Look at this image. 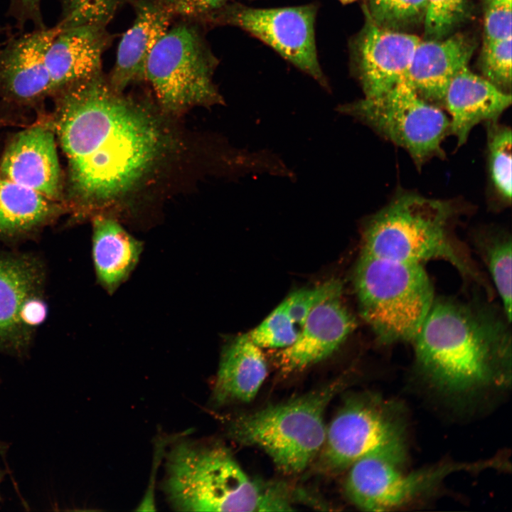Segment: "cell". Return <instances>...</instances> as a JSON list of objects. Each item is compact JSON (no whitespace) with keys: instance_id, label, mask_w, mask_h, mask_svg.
<instances>
[{"instance_id":"obj_32","label":"cell","mask_w":512,"mask_h":512,"mask_svg":"<svg viewBox=\"0 0 512 512\" xmlns=\"http://www.w3.org/2000/svg\"><path fill=\"white\" fill-rule=\"evenodd\" d=\"M511 0H486L484 43L511 38Z\"/></svg>"},{"instance_id":"obj_20","label":"cell","mask_w":512,"mask_h":512,"mask_svg":"<svg viewBox=\"0 0 512 512\" xmlns=\"http://www.w3.org/2000/svg\"><path fill=\"white\" fill-rule=\"evenodd\" d=\"M135 19L118 46L109 82L122 92L128 85L145 80L149 56L168 31L174 18L161 0H134Z\"/></svg>"},{"instance_id":"obj_4","label":"cell","mask_w":512,"mask_h":512,"mask_svg":"<svg viewBox=\"0 0 512 512\" xmlns=\"http://www.w3.org/2000/svg\"><path fill=\"white\" fill-rule=\"evenodd\" d=\"M164 490L182 511H292L279 484L250 479L229 450L219 444L181 440L166 458Z\"/></svg>"},{"instance_id":"obj_14","label":"cell","mask_w":512,"mask_h":512,"mask_svg":"<svg viewBox=\"0 0 512 512\" xmlns=\"http://www.w3.org/2000/svg\"><path fill=\"white\" fill-rule=\"evenodd\" d=\"M56 148L51 123L35 124L18 132L0 158V176L65 206Z\"/></svg>"},{"instance_id":"obj_31","label":"cell","mask_w":512,"mask_h":512,"mask_svg":"<svg viewBox=\"0 0 512 512\" xmlns=\"http://www.w3.org/2000/svg\"><path fill=\"white\" fill-rule=\"evenodd\" d=\"M341 293V283L333 279L311 289L294 292L284 302L290 317L300 331L309 313L316 305Z\"/></svg>"},{"instance_id":"obj_10","label":"cell","mask_w":512,"mask_h":512,"mask_svg":"<svg viewBox=\"0 0 512 512\" xmlns=\"http://www.w3.org/2000/svg\"><path fill=\"white\" fill-rule=\"evenodd\" d=\"M404 462L370 454L349 468L344 489L348 499L366 511H387L432 494L450 475L461 471L504 469L501 457L473 462H442L407 471Z\"/></svg>"},{"instance_id":"obj_18","label":"cell","mask_w":512,"mask_h":512,"mask_svg":"<svg viewBox=\"0 0 512 512\" xmlns=\"http://www.w3.org/2000/svg\"><path fill=\"white\" fill-rule=\"evenodd\" d=\"M474 48L473 41L461 34L420 41L406 77L422 98L444 109L447 87L456 74L467 66Z\"/></svg>"},{"instance_id":"obj_29","label":"cell","mask_w":512,"mask_h":512,"mask_svg":"<svg viewBox=\"0 0 512 512\" xmlns=\"http://www.w3.org/2000/svg\"><path fill=\"white\" fill-rule=\"evenodd\" d=\"M299 333L284 300L248 335L261 348H284L294 342Z\"/></svg>"},{"instance_id":"obj_16","label":"cell","mask_w":512,"mask_h":512,"mask_svg":"<svg viewBox=\"0 0 512 512\" xmlns=\"http://www.w3.org/2000/svg\"><path fill=\"white\" fill-rule=\"evenodd\" d=\"M356 327V321L341 300V294L316 305L297 338L278 355L282 372L302 370L331 355Z\"/></svg>"},{"instance_id":"obj_13","label":"cell","mask_w":512,"mask_h":512,"mask_svg":"<svg viewBox=\"0 0 512 512\" xmlns=\"http://www.w3.org/2000/svg\"><path fill=\"white\" fill-rule=\"evenodd\" d=\"M61 31L55 26L14 36L0 46V105L7 107H35L53 89L46 65V50Z\"/></svg>"},{"instance_id":"obj_26","label":"cell","mask_w":512,"mask_h":512,"mask_svg":"<svg viewBox=\"0 0 512 512\" xmlns=\"http://www.w3.org/2000/svg\"><path fill=\"white\" fill-rule=\"evenodd\" d=\"M427 0H368L366 13L378 26L403 31L423 22Z\"/></svg>"},{"instance_id":"obj_35","label":"cell","mask_w":512,"mask_h":512,"mask_svg":"<svg viewBox=\"0 0 512 512\" xmlns=\"http://www.w3.org/2000/svg\"><path fill=\"white\" fill-rule=\"evenodd\" d=\"M340 1L343 4H346V3H349V2H351L355 0H340Z\"/></svg>"},{"instance_id":"obj_30","label":"cell","mask_w":512,"mask_h":512,"mask_svg":"<svg viewBox=\"0 0 512 512\" xmlns=\"http://www.w3.org/2000/svg\"><path fill=\"white\" fill-rule=\"evenodd\" d=\"M511 40L484 43L481 55L484 78L507 92L511 85Z\"/></svg>"},{"instance_id":"obj_6","label":"cell","mask_w":512,"mask_h":512,"mask_svg":"<svg viewBox=\"0 0 512 512\" xmlns=\"http://www.w3.org/2000/svg\"><path fill=\"white\" fill-rule=\"evenodd\" d=\"M343 383L334 381L283 403L239 415L228 424V434L240 444L265 451L283 473H301L322 448L324 412Z\"/></svg>"},{"instance_id":"obj_15","label":"cell","mask_w":512,"mask_h":512,"mask_svg":"<svg viewBox=\"0 0 512 512\" xmlns=\"http://www.w3.org/2000/svg\"><path fill=\"white\" fill-rule=\"evenodd\" d=\"M366 16L356 41L355 58L365 97L372 98L388 92L406 76L420 39L380 28L366 13Z\"/></svg>"},{"instance_id":"obj_22","label":"cell","mask_w":512,"mask_h":512,"mask_svg":"<svg viewBox=\"0 0 512 512\" xmlns=\"http://www.w3.org/2000/svg\"><path fill=\"white\" fill-rule=\"evenodd\" d=\"M67 208L36 191L0 176V240L12 242L38 233Z\"/></svg>"},{"instance_id":"obj_11","label":"cell","mask_w":512,"mask_h":512,"mask_svg":"<svg viewBox=\"0 0 512 512\" xmlns=\"http://www.w3.org/2000/svg\"><path fill=\"white\" fill-rule=\"evenodd\" d=\"M316 15L314 5L258 9L232 4H224L203 20L232 25L248 32L328 88L316 47Z\"/></svg>"},{"instance_id":"obj_34","label":"cell","mask_w":512,"mask_h":512,"mask_svg":"<svg viewBox=\"0 0 512 512\" xmlns=\"http://www.w3.org/2000/svg\"><path fill=\"white\" fill-rule=\"evenodd\" d=\"M41 1L10 0L8 14L15 20L19 29H23L28 22L33 24L35 29L46 27L41 14Z\"/></svg>"},{"instance_id":"obj_1","label":"cell","mask_w":512,"mask_h":512,"mask_svg":"<svg viewBox=\"0 0 512 512\" xmlns=\"http://www.w3.org/2000/svg\"><path fill=\"white\" fill-rule=\"evenodd\" d=\"M53 97L51 124L68 162L65 203L77 218L126 200L173 149L172 134L160 115L115 90L102 72Z\"/></svg>"},{"instance_id":"obj_27","label":"cell","mask_w":512,"mask_h":512,"mask_svg":"<svg viewBox=\"0 0 512 512\" xmlns=\"http://www.w3.org/2000/svg\"><path fill=\"white\" fill-rule=\"evenodd\" d=\"M127 0H60L58 25L63 29L84 25L106 26Z\"/></svg>"},{"instance_id":"obj_5","label":"cell","mask_w":512,"mask_h":512,"mask_svg":"<svg viewBox=\"0 0 512 512\" xmlns=\"http://www.w3.org/2000/svg\"><path fill=\"white\" fill-rule=\"evenodd\" d=\"M353 282L360 314L378 341L412 343L435 297L422 265L361 252Z\"/></svg>"},{"instance_id":"obj_21","label":"cell","mask_w":512,"mask_h":512,"mask_svg":"<svg viewBox=\"0 0 512 512\" xmlns=\"http://www.w3.org/2000/svg\"><path fill=\"white\" fill-rule=\"evenodd\" d=\"M267 375L261 348L248 334L237 336L223 351L213 391L214 402L223 405L252 401Z\"/></svg>"},{"instance_id":"obj_23","label":"cell","mask_w":512,"mask_h":512,"mask_svg":"<svg viewBox=\"0 0 512 512\" xmlns=\"http://www.w3.org/2000/svg\"><path fill=\"white\" fill-rule=\"evenodd\" d=\"M142 245L113 218L93 219L92 257L99 282L109 292L123 282L137 265Z\"/></svg>"},{"instance_id":"obj_37","label":"cell","mask_w":512,"mask_h":512,"mask_svg":"<svg viewBox=\"0 0 512 512\" xmlns=\"http://www.w3.org/2000/svg\"><path fill=\"white\" fill-rule=\"evenodd\" d=\"M5 31V28L0 26V35Z\"/></svg>"},{"instance_id":"obj_38","label":"cell","mask_w":512,"mask_h":512,"mask_svg":"<svg viewBox=\"0 0 512 512\" xmlns=\"http://www.w3.org/2000/svg\"><path fill=\"white\" fill-rule=\"evenodd\" d=\"M1 477H2V476H1V472H0V482H1Z\"/></svg>"},{"instance_id":"obj_19","label":"cell","mask_w":512,"mask_h":512,"mask_svg":"<svg viewBox=\"0 0 512 512\" xmlns=\"http://www.w3.org/2000/svg\"><path fill=\"white\" fill-rule=\"evenodd\" d=\"M511 103L510 92L465 66L453 78L444 96V109L449 114V134L455 136L458 146H462L476 124L498 120Z\"/></svg>"},{"instance_id":"obj_17","label":"cell","mask_w":512,"mask_h":512,"mask_svg":"<svg viewBox=\"0 0 512 512\" xmlns=\"http://www.w3.org/2000/svg\"><path fill=\"white\" fill-rule=\"evenodd\" d=\"M112 38L103 26L61 29L45 56L53 95L72 82L102 72V57Z\"/></svg>"},{"instance_id":"obj_25","label":"cell","mask_w":512,"mask_h":512,"mask_svg":"<svg viewBox=\"0 0 512 512\" xmlns=\"http://www.w3.org/2000/svg\"><path fill=\"white\" fill-rule=\"evenodd\" d=\"M487 151L491 186L500 201L511 202V129L498 120L486 122Z\"/></svg>"},{"instance_id":"obj_3","label":"cell","mask_w":512,"mask_h":512,"mask_svg":"<svg viewBox=\"0 0 512 512\" xmlns=\"http://www.w3.org/2000/svg\"><path fill=\"white\" fill-rule=\"evenodd\" d=\"M456 210L448 201L398 193L364 223L361 252L420 265L447 262L491 297V285L456 233Z\"/></svg>"},{"instance_id":"obj_9","label":"cell","mask_w":512,"mask_h":512,"mask_svg":"<svg viewBox=\"0 0 512 512\" xmlns=\"http://www.w3.org/2000/svg\"><path fill=\"white\" fill-rule=\"evenodd\" d=\"M337 110L405 149L417 167L443 155L442 143L449 134V118L444 109L422 98L406 76L380 96L364 97Z\"/></svg>"},{"instance_id":"obj_12","label":"cell","mask_w":512,"mask_h":512,"mask_svg":"<svg viewBox=\"0 0 512 512\" xmlns=\"http://www.w3.org/2000/svg\"><path fill=\"white\" fill-rule=\"evenodd\" d=\"M46 269L39 257L0 251V351L23 356L33 331L27 324L31 309L44 298Z\"/></svg>"},{"instance_id":"obj_7","label":"cell","mask_w":512,"mask_h":512,"mask_svg":"<svg viewBox=\"0 0 512 512\" xmlns=\"http://www.w3.org/2000/svg\"><path fill=\"white\" fill-rule=\"evenodd\" d=\"M406 451V423L399 405L375 394L356 395L326 427L319 466L338 474L370 454L404 462Z\"/></svg>"},{"instance_id":"obj_8","label":"cell","mask_w":512,"mask_h":512,"mask_svg":"<svg viewBox=\"0 0 512 512\" xmlns=\"http://www.w3.org/2000/svg\"><path fill=\"white\" fill-rule=\"evenodd\" d=\"M218 63L197 26L181 23L169 28L152 49L145 80L167 113L223 104L213 82Z\"/></svg>"},{"instance_id":"obj_24","label":"cell","mask_w":512,"mask_h":512,"mask_svg":"<svg viewBox=\"0 0 512 512\" xmlns=\"http://www.w3.org/2000/svg\"><path fill=\"white\" fill-rule=\"evenodd\" d=\"M474 246L486 266L502 302V309L511 321L512 240L510 233L499 228L478 232Z\"/></svg>"},{"instance_id":"obj_33","label":"cell","mask_w":512,"mask_h":512,"mask_svg":"<svg viewBox=\"0 0 512 512\" xmlns=\"http://www.w3.org/2000/svg\"><path fill=\"white\" fill-rule=\"evenodd\" d=\"M174 16L203 19L225 4L226 0H161Z\"/></svg>"},{"instance_id":"obj_2","label":"cell","mask_w":512,"mask_h":512,"mask_svg":"<svg viewBox=\"0 0 512 512\" xmlns=\"http://www.w3.org/2000/svg\"><path fill=\"white\" fill-rule=\"evenodd\" d=\"M510 324L482 302L435 297L412 341L415 368L449 397L505 388L511 380Z\"/></svg>"},{"instance_id":"obj_28","label":"cell","mask_w":512,"mask_h":512,"mask_svg":"<svg viewBox=\"0 0 512 512\" xmlns=\"http://www.w3.org/2000/svg\"><path fill=\"white\" fill-rule=\"evenodd\" d=\"M467 0H427L424 18L427 40L444 38L468 16Z\"/></svg>"},{"instance_id":"obj_36","label":"cell","mask_w":512,"mask_h":512,"mask_svg":"<svg viewBox=\"0 0 512 512\" xmlns=\"http://www.w3.org/2000/svg\"><path fill=\"white\" fill-rule=\"evenodd\" d=\"M4 450L5 449L4 445L0 444V452H3Z\"/></svg>"}]
</instances>
